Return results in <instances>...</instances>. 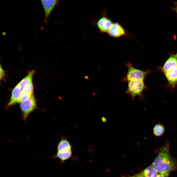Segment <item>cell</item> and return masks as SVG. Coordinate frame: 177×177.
I'll list each match as a JSON object with an SVG mask.
<instances>
[{
  "instance_id": "6da1fadb",
  "label": "cell",
  "mask_w": 177,
  "mask_h": 177,
  "mask_svg": "<svg viewBox=\"0 0 177 177\" xmlns=\"http://www.w3.org/2000/svg\"><path fill=\"white\" fill-rule=\"evenodd\" d=\"M170 142L167 141L163 146L159 147L157 156L152 164L158 173H169L177 169V162L170 153Z\"/></svg>"
},
{
  "instance_id": "7a4b0ae2",
  "label": "cell",
  "mask_w": 177,
  "mask_h": 177,
  "mask_svg": "<svg viewBox=\"0 0 177 177\" xmlns=\"http://www.w3.org/2000/svg\"><path fill=\"white\" fill-rule=\"evenodd\" d=\"M128 68L125 79L127 82L133 80L144 81L148 74L150 73L149 70L144 71L135 68L130 62L126 63Z\"/></svg>"
},
{
  "instance_id": "3957f363",
  "label": "cell",
  "mask_w": 177,
  "mask_h": 177,
  "mask_svg": "<svg viewBox=\"0 0 177 177\" xmlns=\"http://www.w3.org/2000/svg\"><path fill=\"white\" fill-rule=\"evenodd\" d=\"M127 82L128 87L125 92L131 96L133 100L137 96H142V93L146 88L144 81L133 80Z\"/></svg>"
},
{
  "instance_id": "277c9868",
  "label": "cell",
  "mask_w": 177,
  "mask_h": 177,
  "mask_svg": "<svg viewBox=\"0 0 177 177\" xmlns=\"http://www.w3.org/2000/svg\"><path fill=\"white\" fill-rule=\"evenodd\" d=\"M20 108L23 118L26 120L29 114L37 108L36 100L33 94L28 99L20 103Z\"/></svg>"
},
{
  "instance_id": "5b68a950",
  "label": "cell",
  "mask_w": 177,
  "mask_h": 177,
  "mask_svg": "<svg viewBox=\"0 0 177 177\" xmlns=\"http://www.w3.org/2000/svg\"><path fill=\"white\" fill-rule=\"evenodd\" d=\"M41 2L43 7L44 13V21L46 23L51 12L58 4V0H41Z\"/></svg>"
},
{
  "instance_id": "8992f818",
  "label": "cell",
  "mask_w": 177,
  "mask_h": 177,
  "mask_svg": "<svg viewBox=\"0 0 177 177\" xmlns=\"http://www.w3.org/2000/svg\"><path fill=\"white\" fill-rule=\"evenodd\" d=\"M107 33L112 37L117 38L126 35V31L120 24L116 22L112 24Z\"/></svg>"
},
{
  "instance_id": "52a82bcc",
  "label": "cell",
  "mask_w": 177,
  "mask_h": 177,
  "mask_svg": "<svg viewBox=\"0 0 177 177\" xmlns=\"http://www.w3.org/2000/svg\"><path fill=\"white\" fill-rule=\"evenodd\" d=\"M177 67V52L171 55L161 69L164 73L168 72Z\"/></svg>"
},
{
  "instance_id": "ba28073f",
  "label": "cell",
  "mask_w": 177,
  "mask_h": 177,
  "mask_svg": "<svg viewBox=\"0 0 177 177\" xmlns=\"http://www.w3.org/2000/svg\"><path fill=\"white\" fill-rule=\"evenodd\" d=\"M103 14L97 21V25L101 33H107L113 23L111 19Z\"/></svg>"
},
{
  "instance_id": "9c48e42d",
  "label": "cell",
  "mask_w": 177,
  "mask_h": 177,
  "mask_svg": "<svg viewBox=\"0 0 177 177\" xmlns=\"http://www.w3.org/2000/svg\"><path fill=\"white\" fill-rule=\"evenodd\" d=\"M22 89L17 85L12 91L10 100L8 104V106H10L18 103L22 94Z\"/></svg>"
},
{
  "instance_id": "30bf717a",
  "label": "cell",
  "mask_w": 177,
  "mask_h": 177,
  "mask_svg": "<svg viewBox=\"0 0 177 177\" xmlns=\"http://www.w3.org/2000/svg\"><path fill=\"white\" fill-rule=\"evenodd\" d=\"M164 74L169 85L174 88L177 85V67Z\"/></svg>"
},
{
  "instance_id": "8fae6325",
  "label": "cell",
  "mask_w": 177,
  "mask_h": 177,
  "mask_svg": "<svg viewBox=\"0 0 177 177\" xmlns=\"http://www.w3.org/2000/svg\"><path fill=\"white\" fill-rule=\"evenodd\" d=\"M35 72L34 71L30 72L17 85L22 90L32 84V77Z\"/></svg>"
},
{
  "instance_id": "7c38bea8",
  "label": "cell",
  "mask_w": 177,
  "mask_h": 177,
  "mask_svg": "<svg viewBox=\"0 0 177 177\" xmlns=\"http://www.w3.org/2000/svg\"><path fill=\"white\" fill-rule=\"evenodd\" d=\"M72 151L71 149L57 152L54 156V157L59 159L60 162L62 163L70 158L72 157Z\"/></svg>"
},
{
  "instance_id": "4fadbf2b",
  "label": "cell",
  "mask_w": 177,
  "mask_h": 177,
  "mask_svg": "<svg viewBox=\"0 0 177 177\" xmlns=\"http://www.w3.org/2000/svg\"><path fill=\"white\" fill-rule=\"evenodd\" d=\"M72 146L70 142L66 139L63 138L57 146V152L71 149Z\"/></svg>"
},
{
  "instance_id": "5bb4252c",
  "label": "cell",
  "mask_w": 177,
  "mask_h": 177,
  "mask_svg": "<svg viewBox=\"0 0 177 177\" xmlns=\"http://www.w3.org/2000/svg\"><path fill=\"white\" fill-rule=\"evenodd\" d=\"M165 131V126L162 124L159 123L155 124L153 129L154 135L158 137L162 135Z\"/></svg>"
},
{
  "instance_id": "9a60e30c",
  "label": "cell",
  "mask_w": 177,
  "mask_h": 177,
  "mask_svg": "<svg viewBox=\"0 0 177 177\" xmlns=\"http://www.w3.org/2000/svg\"><path fill=\"white\" fill-rule=\"evenodd\" d=\"M142 172L145 177H156L158 173L153 168L152 164Z\"/></svg>"
},
{
  "instance_id": "2e32d148",
  "label": "cell",
  "mask_w": 177,
  "mask_h": 177,
  "mask_svg": "<svg viewBox=\"0 0 177 177\" xmlns=\"http://www.w3.org/2000/svg\"><path fill=\"white\" fill-rule=\"evenodd\" d=\"M33 91L29 92L22 93L18 101V103L21 102L30 98L33 94Z\"/></svg>"
},
{
  "instance_id": "e0dca14e",
  "label": "cell",
  "mask_w": 177,
  "mask_h": 177,
  "mask_svg": "<svg viewBox=\"0 0 177 177\" xmlns=\"http://www.w3.org/2000/svg\"><path fill=\"white\" fill-rule=\"evenodd\" d=\"M33 84L32 83L22 90V94L29 92L33 91Z\"/></svg>"
},
{
  "instance_id": "ac0fdd59",
  "label": "cell",
  "mask_w": 177,
  "mask_h": 177,
  "mask_svg": "<svg viewBox=\"0 0 177 177\" xmlns=\"http://www.w3.org/2000/svg\"><path fill=\"white\" fill-rule=\"evenodd\" d=\"M169 172L159 173L156 177H168Z\"/></svg>"
},
{
  "instance_id": "d6986e66",
  "label": "cell",
  "mask_w": 177,
  "mask_h": 177,
  "mask_svg": "<svg viewBox=\"0 0 177 177\" xmlns=\"http://www.w3.org/2000/svg\"><path fill=\"white\" fill-rule=\"evenodd\" d=\"M5 75V73L1 65L0 67V80L3 79Z\"/></svg>"
},
{
  "instance_id": "ffe728a7",
  "label": "cell",
  "mask_w": 177,
  "mask_h": 177,
  "mask_svg": "<svg viewBox=\"0 0 177 177\" xmlns=\"http://www.w3.org/2000/svg\"><path fill=\"white\" fill-rule=\"evenodd\" d=\"M123 177H139V176L138 174L131 176L127 177L123 176Z\"/></svg>"
},
{
  "instance_id": "44dd1931",
  "label": "cell",
  "mask_w": 177,
  "mask_h": 177,
  "mask_svg": "<svg viewBox=\"0 0 177 177\" xmlns=\"http://www.w3.org/2000/svg\"><path fill=\"white\" fill-rule=\"evenodd\" d=\"M102 120L103 122H106L107 120L106 118L104 117H103L102 118Z\"/></svg>"
},
{
  "instance_id": "7402d4cb",
  "label": "cell",
  "mask_w": 177,
  "mask_h": 177,
  "mask_svg": "<svg viewBox=\"0 0 177 177\" xmlns=\"http://www.w3.org/2000/svg\"><path fill=\"white\" fill-rule=\"evenodd\" d=\"M139 177H145L142 172L139 173Z\"/></svg>"
},
{
  "instance_id": "603a6c76",
  "label": "cell",
  "mask_w": 177,
  "mask_h": 177,
  "mask_svg": "<svg viewBox=\"0 0 177 177\" xmlns=\"http://www.w3.org/2000/svg\"><path fill=\"white\" fill-rule=\"evenodd\" d=\"M176 11L177 13V7L176 8Z\"/></svg>"
}]
</instances>
